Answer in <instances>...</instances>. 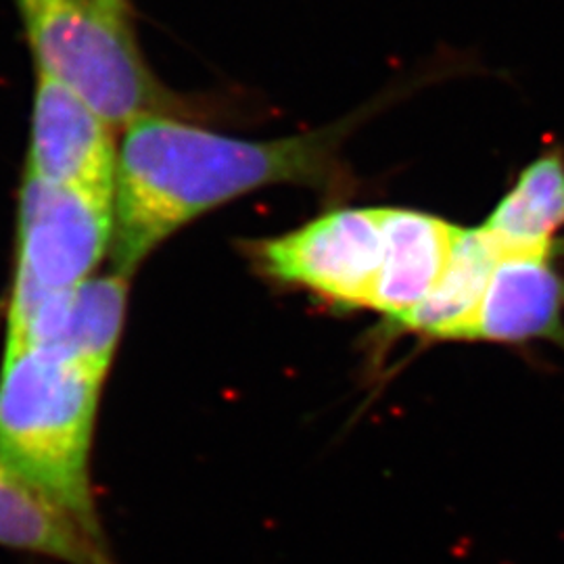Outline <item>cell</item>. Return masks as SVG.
Here are the masks:
<instances>
[{
  "instance_id": "obj_13",
  "label": "cell",
  "mask_w": 564,
  "mask_h": 564,
  "mask_svg": "<svg viewBox=\"0 0 564 564\" xmlns=\"http://www.w3.org/2000/svg\"><path fill=\"white\" fill-rule=\"evenodd\" d=\"M105 11L118 15V18H128V2L126 0H97Z\"/></svg>"
},
{
  "instance_id": "obj_11",
  "label": "cell",
  "mask_w": 564,
  "mask_h": 564,
  "mask_svg": "<svg viewBox=\"0 0 564 564\" xmlns=\"http://www.w3.org/2000/svg\"><path fill=\"white\" fill-rule=\"evenodd\" d=\"M506 258L505 247L481 228H460L452 258L435 291L391 328L429 339L456 341L484 300L494 270Z\"/></svg>"
},
{
  "instance_id": "obj_6",
  "label": "cell",
  "mask_w": 564,
  "mask_h": 564,
  "mask_svg": "<svg viewBox=\"0 0 564 564\" xmlns=\"http://www.w3.org/2000/svg\"><path fill=\"white\" fill-rule=\"evenodd\" d=\"M25 176L113 193L118 147L113 128L67 86L36 72Z\"/></svg>"
},
{
  "instance_id": "obj_12",
  "label": "cell",
  "mask_w": 564,
  "mask_h": 564,
  "mask_svg": "<svg viewBox=\"0 0 564 564\" xmlns=\"http://www.w3.org/2000/svg\"><path fill=\"white\" fill-rule=\"evenodd\" d=\"M506 256L563 251L564 149L552 147L529 163L484 224Z\"/></svg>"
},
{
  "instance_id": "obj_5",
  "label": "cell",
  "mask_w": 564,
  "mask_h": 564,
  "mask_svg": "<svg viewBox=\"0 0 564 564\" xmlns=\"http://www.w3.org/2000/svg\"><path fill=\"white\" fill-rule=\"evenodd\" d=\"M263 274L343 307H368L383 263L381 209H341L258 245Z\"/></svg>"
},
{
  "instance_id": "obj_7",
  "label": "cell",
  "mask_w": 564,
  "mask_h": 564,
  "mask_svg": "<svg viewBox=\"0 0 564 564\" xmlns=\"http://www.w3.org/2000/svg\"><path fill=\"white\" fill-rule=\"evenodd\" d=\"M128 305V276H93L48 295L18 316H7L4 345H36L109 375Z\"/></svg>"
},
{
  "instance_id": "obj_8",
  "label": "cell",
  "mask_w": 564,
  "mask_h": 564,
  "mask_svg": "<svg viewBox=\"0 0 564 564\" xmlns=\"http://www.w3.org/2000/svg\"><path fill=\"white\" fill-rule=\"evenodd\" d=\"M561 256L564 249L506 256L456 341H550L564 349V272L556 263Z\"/></svg>"
},
{
  "instance_id": "obj_9",
  "label": "cell",
  "mask_w": 564,
  "mask_h": 564,
  "mask_svg": "<svg viewBox=\"0 0 564 564\" xmlns=\"http://www.w3.org/2000/svg\"><path fill=\"white\" fill-rule=\"evenodd\" d=\"M381 230L383 263L368 307L393 324L435 291L460 228L421 212L381 209Z\"/></svg>"
},
{
  "instance_id": "obj_3",
  "label": "cell",
  "mask_w": 564,
  "mask_h": 564,
  "mask_svg": "<svg viewBox=\"0 0 564 564\" xmlns=\"http://www.w3.org/2000/svg\"><path fill=\"white\" fill-rule=\"evenodd\" d=\"M36 67L76 93L111 128L167 116L178 99L142 59L128 18L97 0H18Z\"/></svg>"
},
{
  "instance_id": "obj_1",
  "label": "cell",
  "mask_w": 564,
  "mask_h": 564,
  "mask_svg": "<svg viewBox=\"0 0 564 564\" xmlns=\"http://www.w3.org/2000/svg\"><path fill=\"white\" fill-rule=\"evenodd\" d=\"M113 184V272L130 279L149 253L205 212L279 182H324L341 130L242 141L170 116L123 128Z\"/></svg>"
},
{
  "instance_id": "obj_2",
  "label": "cell",
  "mask_w": 564,
  "mask_h": 564,
  "mask_svg": "<svg viewBox=\"0 0 564 564\" xmlns=\"http://www.w3.org/2000/svg\"><path fill=\"white\" fill-rule=\"evenodd\" d=\"M105 379L36 345H4L2 351V460L101 544L90 458Z\"/></svg>"
},
{
  "instance_id": "obj_4",
  "label": "cell",
  "mask_w": 564,
  "mask_h": 564,
  "mask_svg": "<svg viewBox=\"0 0 564 564\" xmlns=\"http://www.w3.org/2000/svg\"><path fill=\"white\" fill-rule=\"evenodd\" d=\"M18 268L7 316L93 279L111 249L113 193L23 178Z\"/></svg>"
},
{
  "instance_id": "obj_10",
  "label": "cell",
  "mask_w": 564,
  "mask_h": 564,
  "mask_svg": "<svg viewBox=\"0 0 564 564\" xmlns=\"http://www.w3.org/2000/svg\"><path fill=\"white\" fill-rule=\"evenodd\" d=\"M0 545L63 564H118L0 456Z\"/></svg>"
}]
</instances>
